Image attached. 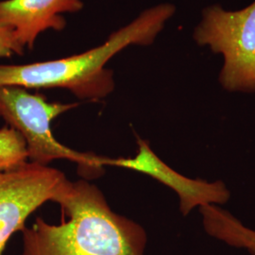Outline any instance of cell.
<instances>
[{
	"label": "cell",
	"instance_id": "obj_5",
	"mask_svg": "<svg viewBox=\"0 0 255 255\" xmlns=\"http://www.w3.org/2000/svg\"><path fill=\"white\" fill-rule=\"evenodd\" d=\"M68 182L63 172L30 162L0 172V255L27 218L46 201L56 202Z\"/></svg>",
	"mask_w": 255,
	"mask_h": 255
},
{
	"label": "cell",
	"instance_id": "obj_2",
	"mask_svg": "<svg viewBox=\"0 0 255 255\" xmlns=\"http://www.w3.org/2000/svg\"><path fill=\"white\" fill-rule=\"evenodd\" d=\"M176 11L170 3L145 9L101 46L81 54L34 64H0V86L26 89L65 88L82 100H101L115 88L113 72L105 65L129 46H150Z\"/></svg>",
	"mask_w": 255,
	"mask_h": 255
},
{
	"label": "cell",
	"instance_id": "obj_8",
	"mask_svg": "<svg viewBox=\"0 0 255 255\" xmlns=\"http://www.w3.org/2000/svg\"><path fill=\"white\" fill-rule=\"evenodd\" d=\"M200 212L203 227L210 237L239 249L255 245V230L248 228L228 211L219 205H204L200 207Z\"/></svg>",
	"mask_w": 255,
	"mask_h": 255
},
{
	"label": "cell",
	"instance_id": "obj_4",
	"mask_svg": "<svg viewBox=\"0 0 255 255\" xmlns=\"http://www.w3.org/2000/svg\"><path fill=\"white\" fill-rule=\"evenodd\" d=\"M193 39L222 55L219 80L226 91L255 93V0L239 10L205 7Z\"/></svg>",
	"mask_w": 255,
	"mask_h": 255
},
{
	"label": "cell",
	"instance_id": "obj_10",
	"mask_svg": "<svg viewBox=\"0 0 255 255\" xmlns=\"http://www.w3.org/2000/svg\"><path fill=\"white\" fill-rule=\"evenodd\" d=\"M24 47L15 38L9 27L0 24V58L10 57L13 54H23Z\"/></svg>",
	"mask_w": 255,
	"mask_h": 255
},
{
	"label": "cell",
	"instance_id": "obj_1",
	"mask_svg": "<svg viewBox=\"0 0 255 255\" xmlns=\"http://www.w3.org/2000/svg\"><path fill=\"white\" fill-rule=\"evenodd\" d=\"M56 202L61 224L37 218L23 229L22 255H145L146 231L113 212L97 186L69 182Z\"/></svg>",
	"mask_w": 255,
	"mask_h": 255
},
{
	"label": "cell",
	"instance_id": "obj_3",
	"mask_svg": "<svg viewBox=\"0 0 255 255\" xmlns=\"http://www.w3.org/2000/svg\"><path fill=\"white\" fill-rule=\"evenodd\" d=\"M78 105L48 102L44 95L20 86H0V118L23 137L30 163L47 165L67 159L79 165L82 176L95 178L103 173L107 158L73 150L59 143L51 131L53 119Z\"/></svg>",
	"mask_w": 255,
	"mask_h": 255
},
{
	"label": "cell",
	"instance_id": "obj_7",
	"mask_svg": "<svg viewBox=\"0 0 255 255\" xmlns=\"http://www.w3.org/2000/svg\"><path fill=\"white\" fill-rule=\"evenodd\" d=\"M81 0H2L0 24L9 27L24 48L31 49L37 37L46 29L63 30L62 14L81 10Z\"/></svg>",
	"mask_w": 255,
	"mask_h": 255
},
{
	"label": "cell",
	"instance_id": "obj_9",
	"mask_svg": "<svg viewBox=\"0 0 255 255\" xmlns=\"http://www.w3.org/2000/svg\"><path fill=\"white\" fill-rule=\"evenodd\" d=\"M27 162L26 143L14 128H0V172L18 167Z\"/></svg>",
	"mask_w": 255,
	"mask_h": 255
},
{
	"label": "cell",
	"instance_id": "obj_11",
	"mask_svg": "<svg viewBox=\"0 0 255 255\" xmlns=\"http://www.w3.org/2000/svg\"><path fill=\"white\" fill-rule=\"evenodd\" d=\"M243 249H245L247 250L250 254L252 255H255V245L254 244H250V245H247V246L244 247Z\"/></svg>",
	"mask_w": 255,
	"mask_h": 255
},
{
	"label": "cell",
	"instance_id": "obj_6",
	"mask_svg": "<svg viewBox=\"0 0 255 255\" xmlns=\"http://www.w3.org/2000/svg\"><path fill=\"white\" fill-rule=\"evenodd\" d=\"M137 144L138 151L133 158H108L106 165L124 167L146 174L168 186L177 193L183 216H187L196 207L220 205L230 200L231 192L224 182H210L187 178L164 163L155 154L146 140L137 137Z\"/></svg>",
	"mask_w": 255,
	"mask_h": 255
}]
</instances>
